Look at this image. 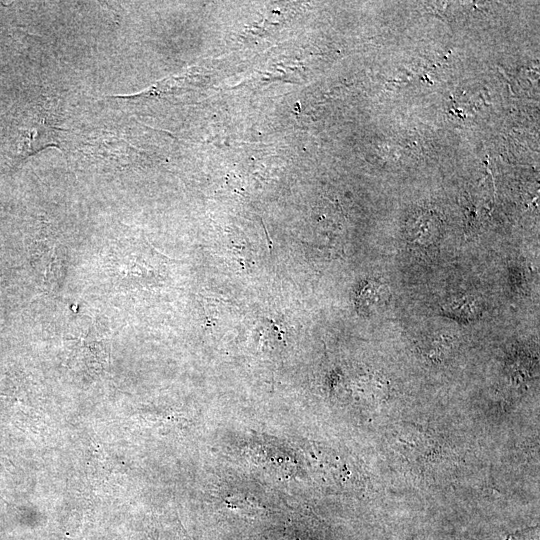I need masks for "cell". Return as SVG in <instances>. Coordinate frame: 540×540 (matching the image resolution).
I'll list each match as a JSON object with an SVG mask.
<instances>
[{
    "label": "cell",
    "mask_w": 540,
    "mask_h": 540,
    "mask_svg": "<svg viewBox=\"0 0 540 540\" xmlns=\"http://www.w3.org/2000/svg\"><path fill=\"white\" fill-rule=\"evenodd\" d=\"M408 240L419 246H427L434 242L438 236L437 226L431 219L419 218L418 221L407 230Z\"/></svg>",
    "instance_id": "cell-1"
},
{
    "label": "cell",
    "mask_w": 540,
    "mask_h": 540,
    "mask_svg": "<svg viewBox=\"0 0 540 540\" xmlns=\"http://www.w3.org/2000/svg\"><path fill=\"white\" fill-rule=\"evenodd\" d=\"M479 304L472 298L456 299L445 306L448 314L456 317L471 318L479 314Z\"/></svg>",
    "instance_id": "cell-2"
}]
</instances>
